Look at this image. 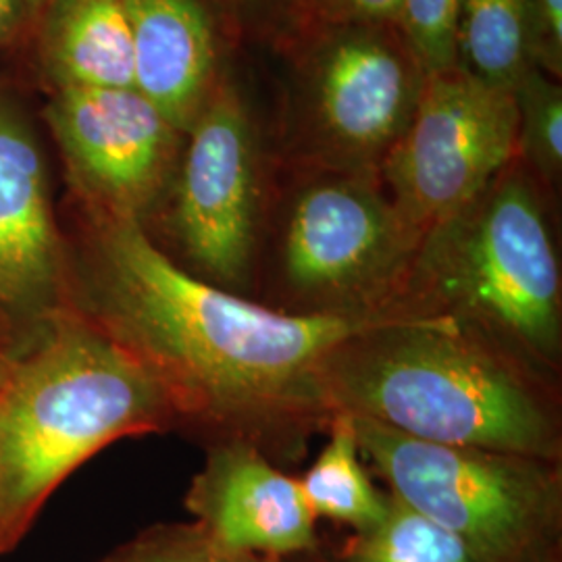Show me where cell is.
I'll list each match as a JSON object with an SVG mask.
<instances>
[{
  "label": "cell",
  "instance_id": "25",
  "mask_svg": "<svg viewBox=\"0 0 562 562\" xmlns=\"http://www.w3.org/2000/svg\"><path fill=\"white\" fill-rule=\"evenodd\" d=\"M23 7H38L42 2H46V0H20Z\"/></svg>",
  "mask_w": 562,
  "mask_h": 562
},
{
  "label": "cell",
  "instance_id": "21",
  "mask_svg": "<svg viewBox=\"0 0 562 562\" xmlns=\"http://www.w3.org/2000/svg\"><path fill=\"white\" fill-rule=\"evenodd\" d=\"M401 0H301V27L396 25Z\"/></svg>",
  "mask_w": 562,
  "mask_h": 562
},
{
  "label": "cell",
  "instance_id": "20",
  "mask_svg": "<svg viewBox=\"0 0 562 562\" xmlns=\"http://www.w3.org/2000/svg\"><path fill=\"white\" fill-rule=\"evenodd\" d=\"M101 562H278L227 550L211 540L201 525H157L123 543Z\"/></svg>",
  "mask_w": 562,
  "mask_h": 562
},
{
  "label": "cell",
  "instance_id": "23",
  "mask_svg": "<svg viewBox=\"0 0 562 562\" xmlns=\"http://www.w3.org/2000/svg\"><path fill=\"white\" fill-rule=\"evenodd\" d=\"M21 7L20 0H0V41L13 32L15 23L20 21Z\"/></svg>",
  "mask_w": 562,
  "mask_h": 562
},
{
  "label": "cell",
  "instance_id": "8",
  "mask_svg": "<svg viewBox=\"0 0 562 562\" xmlns=\"http://www.w3.org/2000/svg\"><path fill=\"white\" fill-rule=\"evenodd\" d=\"M186 136L165 194L176 262L199 280L252 299L271 196L238 92L217 83Z\"/></svg>",
  "mask_w": 562,
  "mask_h": 562
},
{
  "label": "cell",
  "instance_id": "4",
  "mask_svg": "<svg viewBox=\"0 0 562 562\" xmlns=\"http://www.w3.org/2000/svg\"><path fill=\"white\" fill-rule=\"evenodd\" d=\"M548 188L519 159L423 236L398 311L442 317L554 383L562 271Z\"/></svg>",
  "mask_w": 562,
  "mask_h": 562
},
{
  "label": "cell",
  "instance_id": "24",
  "mask_svg": "<svg viewBox=\"0 0 562 562\" xmlns=\"http://www.w3.org/2000/svg\"><path fill=\"white\" fill-rule=\"evenodd\" d=\"M13 329H15V323L11 322V319H7V317L0 313V346L11 338Z\"/></svg>",
  "mask_w": 562,
  "mask_h": 562
},
{
  "label": "cell",
  "instance_id": "12",
  "mask_svg": "<svg viewBox=\"0 0 562 562\" xmlns=\"http://www.w3.org/2000/svg\"><path fill=\"white\" fill-rule=\"evenodd\" d=\"M206 452L183 503L211 540L269 559L317 546V517L296 477L244 440L209 442Z\"/></svg>",
  "mask_w": 562,
  "mask_h": 562
},
{
  "label": "cell",
  "instance_id": "5",
  "mask_svg": "<svg viewBox=\"0 0 562 562\" xmlns=\"http://www.w3.org/2000/svg\"><path fill=\"white\" fill-rule=\"evenodd\" d=\"M296 169L265 220L252 301L311 317L401 315L422 238L398 215L380 176Z\"/></svg>",
  "mask_w": 562,
  "mask_h": 562
},
{
  "label": "cell",
  "instance_id": "7",
  "mask_svg": "<svg viewBox=\"0 0 562 562\" xmlns=\"http://www.w3.org/2000/svg\"><path fill=\"white\" fill-rule=\"evenodd\" d=\"M425 78L396 25L301 27L290 94L292 162L380 176Z\"/></svg>",
  "mask_w": 562,
  "mask_h": 562
},
{
  "label": "cell",
  "instance_id": "17",
  "mask_svg": "<svg viewBox=\"0 0 562 562\" xmlns=\"http://www.w3.org/2000/svg\"><path fill=\"white\" fill-rule=\"evenodd\" d=\"M348 562H480L464 543L390 494L387 510L375 527L359 531Z\"/></svg>",
  "mask_w": 562,
  "mask_h": 562
},
{
  "label": "cell",
  "instance_id": "18",
  "mask_svg": "<svg viewBox=\"0 0 562 562\" xmlns=\"http://www.w3.org/2000/svg\"><path fill=\"white\" fill-rule=\"evenodd\" d=\"M517 106V159L552 190L562 173V88L531 67L513 88Z\"/></svg>",
  "mask_w": 562,
  "mask_h": 562
},
{
  "label": "cell",
  "instance_id": "2",
  "mask_svg": "<svg viewBox=\"0 0 562 562\" xmlns=\"http://www.w3.org/2000/svg\"><path fill=\"white\" fill-rule=\"evenodd\" d=\"M161 383L71 299L0 346V559L109 443L178 429Z\"/></svg>",
  "mask_w": 562,
  "mask_h": 562
},
{
  "label": "cell",
  "instance_id": "26",
  "mask_svg": "<svg viewBox=\"0 0 562 562\" xmlns=\"http://www.w3.org/2000/svg\"><path fill=\"white\" fill-rule=\"evenodd\" d=\"M234 2H240V0H234Z\"/></svg>",
  "mask_w": 562,
  "mask_h": 562
},
{
  "label": "cell",
  "instance_id": "6",
  "mask_svg": "<svg viewBox=\"0 0 562 562\" xmlns=\"http://www.w3.org/2000/svg\"><path fill=\"white\" fill-rule=\"evenodd\" d=\"M362 461L401 503L480 562H540L561 510V462L408 438L348 415Z\"/></svg>",
  "mask_w": 562,
  "mask_h": 562
},
{
  "label": "cell",
  "instance_id": "9",
  "mask_svg": "<svg viewBox=\"0 0 562 562\" xmlns=\"http://www.w3.org/2000/svg\"><path fill=\"white\" fill-rule=\"evenodd\" d=\"M517 159V106L510 90L459 65L429 74L380 180L404 223L423 238Z\"/></svg>",
  "mask_w": 562,
  "mask_h": 562
},
{
  "label": "cell",
  "instance_id": "11",
  "mask_svg": "<svg viewBox=\"0 0 562 562\" xmlns=\"http://www.w3.org/2000/svg\"><path fill=\"white\" fill-rule=\"evenodd\" d=\"M71 262L53 213L41 146L0 99V313L27 322L69 299Z\"/></svg>",
  "mask_w": 562,
  "mask_h": 562
},
{
  "label": "cell",
  "instance_id": "15",
  "mask_svg": "<svg viewBox=\"0 0 562 562\" xmlns=\"http://www.w3.org/2000/svg\"><path fill=\"white\" fill-rule=\"evenodd\" d=\"M327 436L319 457L299 480L304 498L315 517L367 531L382 521L390 494L378 492L371 483L355 427L346 413H336Z\"/></svg>",
  "mask_w": 562,
  "mask_h": 562
},
{
  "label": "cell",
  "instance_id": "14",
  "mask_svg": "<svg viewBox=\"0 0 562 562\" xmlns=\"http://www.w3.org/2000/svg\"><path fill=\"white\" fill-rule=\"evenodd\" d=\"M42 55L59 88H134V50L125 2L53 0Z\"/></svg>",
  "mask_w": 562,
  "mask_h": 562
},
{
  "label": "cell",
  "instance_id": "3",
  "mask_svg": "<svg viewBox=\"0 0 562 562\" xmlns=\"http://www.w3.org/2000/svg\"><path fill=\"white\" fill-rule=\"evenodd\" d=\"M325 385L334 413L422 442L561 462L554 383L450 319L385 315L331 352Z\"/></svg>",
  "mask_w": 562,
  "mask_h": 562
},
{
  "label": "cell",
  "instance_id": "16",
  "mask_svg": "<svg viewBox=\"0 0 562 562\" xmlns=\"http://www.w3.org/2000/svg\"><path fill=\"white\" fill-rule=\"evenodd\" d=\"M457 65L487 86L513 92L536 67L529 0H464Z\"/></svg>",
  "mask_w": 562,
  "mask_h": 562
},
{
  "label": "cell",
  "instance_id": "19",
  "mask_svg": "<svg viewBox=\"0 0 562 562\" xmlns=\"http://www.w3.org/2000/svg\"><path fill=\"white\" fill-rule=\"evenodd\" d=\"M462 4L464 0H401L396 27L427 76L457 65Z\"/></svg>",
  "mask_w": 562,
  "mask_h": 562
},
{
  "label": "cell",
  "instance_id": "22",
  "mask_svg": "<svg viewBox=\"0 0 562 562\" xmlns=\"http://www.w3.org/2000/svg\"><path fill=\"white\" fill-rule=\"evenodd\" d=\"M533 63L543 74L562 78V0H529Z\"/></svg>",
  "mask_w": 562,
  "mask_h": 562
},
{
  "label": "cell",
  "instance_id": "13",
  "mask_svg": "<svg viewBox=\"0 0 562 562\" xmlns=\"http://www.w3.org/2000/svg\"><path fill=\"white\" fill-rule=\"evenodd\" d=\"M132 30L134 88L181 134L215 90L217 44L199 0H123Z\"/></svg>",
  "mask_w": 562,
  "mask_h": 562
},
{
  "label": "cell",
  "instance_id": "1",
  "mask_svg": "<svg viewBox=\"0 0 562 562\" xmlns=\"http://www.w3.org/2000/svg\"><path fill=\"white\" fill-rule=\"evenodd\" d=\"M90 250L71 299L161 383L180 427L296 462L336 417L325 369L382 319L292 315L199 280L127 217L88 211Z\"/></svg>",
  "mask_w": 562,
  "mask_h": 562
},
{
  "label": "cell",
  "instance_id": "10",
  "mask_svg": "<svg viewBox=\"0 0 562 562\" xmlns=\"http://www.w3.org/2000/svg\"><path fill=\"white\" fill-rule=\"evenodd\" d=\"M48 121L86 209L144 225L173 178L180 130L134 88H59Z\"/></svg>",
  "mask_w": 562,
  "mask_h": 562
}]
</instances>
